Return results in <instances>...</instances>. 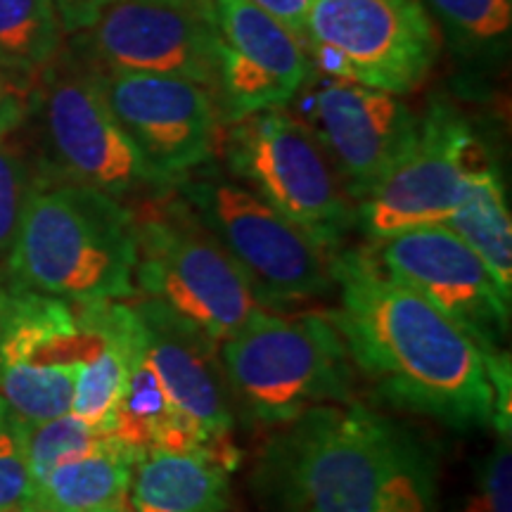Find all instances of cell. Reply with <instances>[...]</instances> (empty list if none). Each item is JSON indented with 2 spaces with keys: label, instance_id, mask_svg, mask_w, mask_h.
<instances>
[{
  "label": "cell",
  "instance_id": "cell-22",
  "mask_svg": "<svg viewBox=\"0 0 512 512\" xmlns=\"http://www.w3.org/2000/svg\"><path fill=\"white\" fill-rule=\"evenodd\" d=\"M422 5L463 53H498L508 46L512 0H422Z\"/></svg>",
  "mask_w": 512,
  "mask_h": 512
},
{
  "label": "cell",
  "instance_id": "cell-4",
  "mask_svg": "<svg viewBox=\"0 0 512 512\" xmlns=\"http://www.w3.org/2000/svg\"><path fill=\"white\" fill-rule=\"evenodd\" d=\"M219 354L233 406L259 425H285L354 396V361L330 313L266 309L221 342Z\"/></svg>",
  "mask_w": 512,
  "mask_h": 512
},
{
  "label": "cell",
  "instance_id": "cell-14",
  "mask_svg": "<svg viewBox=\"0 0 512 512\" xmlns=\"http://www.w3.org/2000/svg\"><path fill=\"white\" fill-rule=\"evenodd\" d=\"M91 74L126 136L166 183L181 181L214 155L219 107L207 86L171 74Z\"/></svg>",
  "mask_w": 512,
  "mask_h": 512
},
{
  "label": "cell",
  "instance_id": "cell-31",
  "mask_svg": "<svg viewBox=\"0 0 512 512\" xmlns=\"http://www.w3.org/2000/svg\"><path fill=\"white\" fill-rule=\"evenodd\" d=\"M17 512H57V510H53V508H46V505L31 503V505H27V508H22V510H17Z\"/></svg>",
  "mask_w": 512,
  "mask_h": 512
},
{
  "label": "cell",
  "instance_id": "cell-29",
  "mask_svg": "<svg viewBox=\"0 0 512 512\" xmlns=\"http://www.w3.org/2000/svg\"><path fill=\"white\" fill-rule=\"evenodd\" d=\"M17 117H19L17 98L10 93V88L5 86V81L0 79V136L10 133V128L15 126Z\"/></svg>",
  "mask_w": 512,
  "mask_h": 512
},
{
  "label": "cell",
  "instance_id": "cell-12",
  "mask_svg": "<svg viewBox=\"0 0 512 512\" xmlns=\"http://www.w3.org/2000/svg\"><path fill=\"white\" fill-rule=\"evenodd\" d=\"M38 117L50 157L69 183L105 192L114 200L169 185L126 136L91 72H50L38 93Z\"/></svg>",
  "mask_w": 512,
  "mask_h": 512
},
{
  "label": "cell",
  "instance_id": "cell-5",
  "mask_svg": "<svg viewBox=\"0 0 512 512\" xmlns=\"http://www.w3.org/2000/svg\"><path fill=\"white\" fill-rule=\"evenodd\" d=\"M136 216V273L140 297L164 306L216 344L266 311L254 285L181 204H150Z\"/></svg>",
  "mask_w": 512,
  "mask_h": 512
},
{
  "label": "cell",
  "instance_id": "cell-8",
  "mask_svg": "<svg viewBox=\"0 0 512 512\" xmlns=\"http://www.w3.org/2000/svg\"><path fill=\"white\" fill-rule=\"evenodd\" d=\"M306 50L318 72L408 95L437 64L441 36L422 0H311Z\"/></svg>",
  "mask_w": 512,
  "mask_h": 512
},
{
  "label": "cell",
  "instance_id": "cell-13",
  "mask_svg": "<svg viewBox=\"0 0 512 512\" xmlns=\"http://www.w3.org/2000/svg\"><path fill=\"white\" fill-rule=\"evenodd\" d=\"M299 98L297 117L309 126L354 204L403 155L420 119L401 95L337 79L313 69Z\"/></svg>",
  "mask_w": 512,
  "mask_h": 512
},
{
  "label": "cell",
  "instance_id": "cell-18",
  "mask_svg": "<svg viewBox=\"0 0 512 512\" xmlns=\"http://www.w3.org/2000/svg\"><path fill=\"white\" fill-rule=\"evenodd\" d=\"M235 451H150L136 460L128 501L136 512H230Z\"/></svg>",
  "mask_w": 512,
  "mask_h": 512
},
{
  "label": "cell",
  "instance_id": "cell-6",
  "mask_svg": "<svg viewBox=\"0 0 512 512\" xmlns=\"http://www.w3.org/2000/svg\"><path fill=\"white\" fill-rule=\"evenodd\" d=\"M223 152L230 174L245 188L332 252L356 226L354 200L330 157L287 107L235 119Z\"/></svg>",
  "mask_w": 512,
  "mask_h": 512
},
{
  "label": "cell",
  "instance_id": "cell-21",
  "mask_svg": "<svg viewBox=\"0 0 512 512\" xmlns=\"http://www.w3.org/2000/svg\"><path fill=\"white\" fill-rule=\"evenodd\" d=\"M62 31L50 0H0V69L41 72L60 50Z\"/></svg>",
  "mask_w": 512,
  "mask_h": 512
},
{
  "label": "cell",
  "instance_id": "cell-17",
  "mask_svg": "<svg viewBox=\"0 0 512 512\" xmlns=\"http://www.w3.org/2000/svg\"><path fill=\"white\" fill-rule=\"evenodd\" d=\"M143 328V354L174 403L176 413L211 448L230 446L235 406L230 399L219 344L164 306L133 302Z\"/></svg>",
  "mask_w": 512,
  "mask_h": 512
},
{
  "label": "cell",
  "instance_id": "cell-2",
  "mask_svg": "<svg viewBox=\"0 0 512 512\" xmlns=\"http://www.w3.org/2000/svg\"><path fill=\"white\" fill-rule=\"evenodd\" d=\"M259 482L273 512H432V470L418 441L354 401L285 422Z\"/></svg>",
  "mask_w": 512,
  "mask_h": 512
},
{
  "label": "cell",
  "instance_id": "cell-10",
  "mask_svg": "<svg viewBox=\"0 0 512 512\" xmlns=\"http://www.w3.org/2000/svg\"><path fill=\"white\" fill-rule=\"evenodd\" d=\"M484 145L448 107L420 119L403 155L354 204L356 226L370 242L446 223L463 202L467 181L484 164Z\"/></svg>",
  "mask_w": 512,
  "mask_h": 512
},
{
  "label": "cell",
  "instance_id": "cell-1",
  "mask_svg": "<svg viewBox=\"0 0 512 512\" xmlns=\"http://www.w3.org/2000/svg\"><path fill=\"white\" fill-rule=\"evenodd\" d=\"M339 309L330 311L354 368L401 411L453 430L494 425L489 356L446 313L394 280L368 252H335Z\"/></svg>",
  "mask_w": 512,
  "mask_h": 512
},
{
  "label": "cell",
  "instance_id": "cell-30",
  "mask_svg": "<svg viewBox=\"0 0 512 512\" xmlns=\"http://www.w3.org/2000/svg\"><path fill=\"white\" fill-rule=\"evenodd\" d=\"M95 512H136V508H133L128 498H121V501L105 505V508H100V510H95Z\"/></svg>",
  "mask_w": 512,
  "mask_h": 512
},
{
  "label": "cell",
  "instance_id": "cell-27",
  "mask_svg": "<svg viewBox=\"0 0 512 512\" xmlns=\"http://www.w3.org/2000/svg\"><path fill=\"white\" fill-rule=\"evenodd\" d=\"M64 31H86L114 0H50Z\"/></svg>",
  "mask_w": 512,
  "mask_h": 512
},
{
  "label": "cell",
  "instance_id": "cell-25",
  "mask_svg": "<svg viewBox=\"0 0 512 512\" xmlns=\"http://www.w3.org/2000/svg\"><path fill=\"white\" fill-rule=\"evenodd\" d=\"M36 486L24 451L22 420L0 401V512H17L34 503Z\"/></svg>",
  "mask_w": 512,
  "mask_h": 512
},
{
  "label": "cell",
  "instance_id": "cell-15",
  "mask_svg": "<svg viewBox=\"0 0 512 512\" xmlns=\"http://www.w3.org/2000/svg\"><path fill=\"white\" fill-rule=\"evenodd\" d=\"M86 31L95 69L183 76L216 93L209 0H114Z\"/></svg>",
  "mask_w": 512,
  "mask_h": 512
},
{
  "label": "cell",
  "instance_id": "cell-19",
  "mask_svg": "<svg viewBox=\"0 0 512 512\" xmlns=\"http://www.w3.org/2000/svg\"><path fill=\"white\" fill-rule=\"evenodd\" d=\"M138 453L110 434L105 444L69 458L36 486L34 503L57 512H95L128 498Z\"/></svg>",
  "mask_w": 512,
  "mask_h": 512
},
{
  "label": "cell",
  "instance_id": "cell-28",
  "mask_svg": "<svg viewBox=\"0 0 512 512\" xmlns=\"http://www.w3.org/2000/svg\"><path fill=\"white\" fill-rule=\"evenodd\" d=\"M252 3L283 22L306 43V17H309L311 0H252Z\"/></svg>",
  "mask_w": 512,
  "mask_h": 512
},
{
  "label": "cell",
  "instance_id": "cell-3",
  "mask_svg": "<svg viewBox=\"0 0 512 512\" xmlns=\"http://www.w3.org/2000/svg\"><path fill=\"white\" fill-rule=\"evenodd\" d=\"M133 273V211L86 185L36 181L5 261L10 287L69 304L112 302L136 294Z\"/></svg>",
  "mask_w": 512,
  "mask_h": 512
},
{
  "label": "cell",
  "instance_id": "cell-20",
  "mask_svg": "<svg viewBox=\"0 0 512 512\" xmlns=\"http://www.w3.org/2000/svg\"><path fill=\"white\" fill-rule=\"evenodd\" d=\"M448 226L475 249L505 297H512V221L503 181L491 159L472 171L463 202Z\"/></svg>",
  "mask_w": 512,
  "mask_h": 512
},
{
  "label": "cell",
  "instance_id": "cell-23",
  "mask_svg": "<svg viewBox=\"0 0 512 512\" xmlns=\"http://www.w3.org/2000/svg\"><path fill=\"white\" fill-rule=\"evenodd\" d=\"M22 437L31 479L38 486L64 460L83 456L105 444L110 432L93 430L74 413H64L41 422H22Z\"/></svg>",
  "mask_w": 512,
  "mask_h": 512
},
{
  "label": "cell",
  "instance_id": "cell-24",
  "mask_svg": "<svg viewBox=\"0 0 512 512\" xmlns=\"http://www.w3.org/2000/svg\"><path fill=\"white\" fill-rule=\"evenodd\" d=\"M34 185L36 181L24 152L12 143L8 133L0 136V268H5L15 245L24 207Z\"/></svg>",
  "mask_w": 512,
  "mask_h": 512
},
{
  "label": "cell",
  "instance_id": "cell-9",
  "mask_svg": "<svg viewBox=\"0 0 512 512\" xmlns=\"http://www.w3.org/2000/svg\"><path fill=\"white\" fill-rule=\"evenodd\" d=\"M95 339L74 304L0 285V401L22 422L69 413L76 368Z\"/></svg>",
  "mask_w": 512,
  "mask_h": 512
},
{
  "label": "cell",
  "instance_id": "cell-26",
  "mask_svg": "<svg viewBox=\"0 0 512 512\" xmlns=\"http://www.w3.org/2000/svg\"><path fill=\"white\" fill-rule=\"evenodd\" d=\"M460 512H512L510 437H501L491 448Z\"/></svg>",
  "mask_w": 512,
  "mask_h": 512
},
{
  "label": "cell",
  "instance_id": "cell-16",
  "mask_svg": "<svg viewBox=\"0 0 512 512\" xmlns=\"http://www.w3.org/2000/svg\"><path fill=\"white\" fill-rule=\"evenodd\" d=\"M216 29V93L230 121L287 107L313 72L306 43L252 0H209Z\"/></svg>",
  "mask_w": 512,
  "mask_h": 512
},
{
  "label": "cell",
  "instance_id": "cell-11",
  "mask_svg": "<svg viewBox=\"0 0 512 512\" xmlns=\"http://www.w3.org/2000/svg\"><path fill=\"white\" fill-rule=\"evenodd\" d=\"M368 254L384 273L446 313L486 356L510 351V297L475 249L444 223L401 230L373 242Z\"/></svg>",
  "mask_w": 512,
  "mask_h": 512
},
{
  "label": "cell",
  "instance_id": "cell-7",
  "mask_svg": "<svg viewBox=\"0 0 512 512\" xmlns=\"http://www.w3.org/2000/svg\"><path fill=\"white\" fill-rule=\"evenodd\" d=\"M183 202L233 256L268 309L311 302L335 290L332 249L294 226L245 185L181 178Z\"/></svg>",
  "mask_w": 512,
  "mask_h": 512
}]
</instances>
